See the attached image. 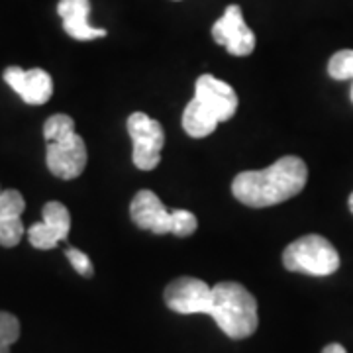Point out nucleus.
I'll list each match as a JSON object with an SVG mask.
<instances>
[{
    "instance_id": "5",
    "label": "nucleus",
    "mask_w": 353,
    "mask_h": 353,
    "mask_svg": "<svg viewBox=\"0 0 353 353\" xmlns=\"http://www.w3.org/2000/svg\"><path fill=\"white\" fill-rule=\"evenodd\" d=\"M283 265L290 273L328 277L340 269V253L330 240L318 234H308L287 245L283 252Z\"/></svg>"
},
{
    "instance_id": "16",
    "label": "nucleus",
    "mask_w": 353,
    "mask_h": 353,
    "mask_svg": "<svg viewBox=\"0 0 353 353\" xmlns=\"http://www.w3.org/2000/svg\"><path fill=\"white\" fill-rule=\"evenodd\" d=\"M69 132H75V122L67 114H53L43 124V138H46V141H53V139L69 134Z\"/></svg>"
},
{
    "instance_id": "18",
    "label": "nucleus",
    "mask_w": 353,
    "mask_h": 353,
    "mask_svg": "<svg viewBox=\"0 0 353 353\" xmlns=\"http://www.w3.org/2000/svg\"><path fill=\"white\" fill-rule=\"evenodd\" d=\"M322 353H347V352H345V347L340 345V343H330V345H326V347L322 350Z\"/></svg>"
},
{
    "instance_id": "8",
    "label": "nucleus",
    "mask_w": 353,
    "mask_h": 353,
    "mask_svg": "<svg viewBox=\"0 0 353 353\" xmlns=\"http://www.w3.org/2000/svg\"><path fill=\"white\" fill-rule=\"evenodd\" d=\"M212 38L218 46L226 48L230 55L245 57L255 50V34L243 20L238 4H230L212 26Z\"/></svg>"
},
{
    "instance_id": "14",
    "label": "nucleus",
    "mask_w": 353,
    "mask_h": 353,
    "mask_svg": "<svg viewBox=\"0 0 353 353\" xmlns=\"http://www.w3.org/2000/svg\"><path fill=\"white\" fill-rule=\"evenodd\" d=\"M26 234L22 218H0V245L16 248Z\"/></svg>"
},
{
    "instance_id": "7",
    "label": "nucleus",
    "mask_w": 353,
    "mask_h": 353,
    "mask_svg": "<svg viewBox=\"0 0 353 353\" xmlns=\"http://www.w3.org/2000/svg\"><path fill=\"white\" fill-rule=\"evenodd\" d=\"M88 161L87 145L85 139L77 132H69L61 138L48 141L46 150V163L53 176L71 181L77 179L85 171Z\"/></svg>"
},
{
    "instance_id": "3",
    "label": "nucleus",
    "mask_w": 353,
    "mask_h": 353,
    "mask_svg": "<svg viewBox=\"0 0 353 353\" xmlns=\"http://www.w3.org/2000/svg\"><path fill=\"white\" fill-rule=\"evenodd\" d=\"M238 112V94L226 81L204 73L196 79L194 97L183 112V130L190 138L210 136L218 124Z\"/></svg>"
},
{
    "instance_id": "17",
    "label": "nucleus",
    "mask_w": 353,
    "mask_h": 353,
    "mask_svg": "<svg viewBox=\"0 0 353 353\" xmlns=\"http://www.w3.org/2000/svg\"><path fill=\"white\" fill-rule=\"evenodd\" d=\"M65 255H67L69 263L73 265V269H75L79 275H83V277L87 279L94 275V267H92V261H90V257H88L87 253L77 250V248H69L65 252Z\"/></svg>"
},
{
    "instance_id": "15",
    "label": "nucleus",
    "mask_w": 353,
    "mask_h": 353,
    "mask_svg": "<svg viewBox=\"0 0 353 353\" xmlns=\"http://www.w3.org/2000/svg\"><path fill=\"white\" fill-rule=\"evenodd\" d=\"M24 210L26 201L20 190L6 189L0 192V218H22Z\"/></svg>"
},
{
    "instance_id": "11",
    "label": "nucleus",
    "mask_w": 353,
    "mask_h": 353,
    "mask_svg": "<svg viewBox=\"0 0 353 353\" xmlns=\"http://www.w3.org/2000/svg\"><path fill=\"white\" fill-rule=\"evenodd\" d=\"M57 14L63 20L65 34L73 39L88 41V39H99L106 36V30L94 28L88 22L90 0H59Z\"/></svg>"
},
{
    "instance_id": "13",
    "label": "nucleus",
    "mask_w": 353,
    "mask_h": 353,
    "mask_svg": "<svg viewBox=\"0 0 353 353\" xmlns=\"http://www.w3.org/2000/svg\"><path fill=\"white\" fill-rule=\"evenodd\" d=\"M20 338V322L10 312L0 310V353H10L16 340Z\"/></svg>"
},
{
    "instance_id": "4",
    "label": "nucleus",
    "mask_w": 353,
    "mask_h": 353,
    "mask_svg": "<svg viewBox=\"0 0 353 353\" xmlns=\"http://www.w3.org/2000/svg\"><path fill=\"white\" fill-rule=\"evenodd\" d=\"M130 218L139 230H150L157 236L173 234L189 238L196 232L199 220L189 210H169L153 190H138L130 202Z\"/></svg>"
},
{
    "instance_id": "2",
    "label": "nucleus",
    "mask_w": 353,
    "mask_h": 353,
    "mask_svg": "<svg viewBox=\"0 0 353 353\" xmlns=\"http://www.w3.org/2000/svg\"><path fill=\"white\" fill-rule=\"evenodd\" d=\"M308 167L296 155H285L261 171H241L232 181V194L250 208L290 201L306 187Z\"/></svg>"
},
{
    "instance_id": "10",
    "label": "nucleus",
    "mask_w": 353,
    "mask_h": 353,
    "mask_svg": "<svg viewBox=\"0 0 353 353\" xmlns=\"http://www.w3.org/2000/svg\"><path fill=\"white\" fill-rule=\"evenodd\" d=\"M4 81L26 104H46L53 94V81L43 69H20L8 67L4 71Z\"/></svg>"
},
{
    "instance_id": "20",
    "label": "nucleus",
    "mask_w": 353,
    "mask_h": 353,
    "mask_svg": "<svg viewBox=\"0 0 353 353\" xmlns=\"http://www.w3.org/2000/svg\"><path fill=\"white\" fill-rule=\"evenodd\" d=\"M0 192H2V190H0Z\"/></svg>"
},
{
    "instance_id": "19",
    "label": "nucleus",
    "mask_w": 353,
    "mask_h": 353,
    "mask_svg": "<svg viewBox=\"0 0 353 353\" xmlns=\"http://www.w3.org/2000/svg\"><path fill=\"white\" fill-rule=\"evenodd\" d=\"M347 204H350V210H352V214H353V192L350 194V201H347Z\"/></svg>"
},
{
    "instance_id": "9",
    "label": "nucleus",
    "mask_w": 353,
    "mask_h": 353,
    "mask_svg": "<svg viewBox=\"0 0 353 353\" xmlns=\"http://www.w3.org/2000/svg\"><path fill=\"white\" fill-rule=\"evenodd\" d=\"M71 230V214L63 202L51 201L41 210V222L28 228V240L36 250H53L67 240Z\"/></svg>"
},
{
    "instance_id": "12",
    "label": "nucleus",
    "mask_w": 353,
    "mask_h": 353,
    "mask_svg": "<svg viewBox=\"0 0 353 353\" xmlns=\"http://www.w3.org/2000/svg\"><path fill=\"white\" fill-rule=\"evenodd\" d=\"M328 75L336 81L353 79V50H341L332 55V59L328 61ZM350 97L353 102V87Z\"/></svg>"
},
{
    "instance_id": "6",
    "label": "nucleus",
    "mask_w": 353,
    "mask_h": 353,
    "mask_svg": "<svg viewBox=\"0 0 353 353\" xmlns=\"http://www.w3.org/2000/svg\"><path fill=\"white\" fill-rule=\"evenodd\" d=\"M126 126L134 145V165L139 171H153L161 163V150L165 145L163 126L143 112L130 114Z\"/></svg>"
},
{
    "instance_id": "1",
    "label": "nucleus",
    "mask_w": 353,
    "mask_h": 353,
    "mask_svg": "<svg viewBox=\"0 0 353 353\" xmlns=\"http://www.w3.org/2000/svg\"><path fill=\"white\" fill-rule=\"evenodd\" d=\"M163 299L167 308L176 314L212 316L218 328L232 340L250 338L259 324L255 296L234 281L208 287L202 279L179 277L165 287Z\"/></svg>"
}]
</instances>
